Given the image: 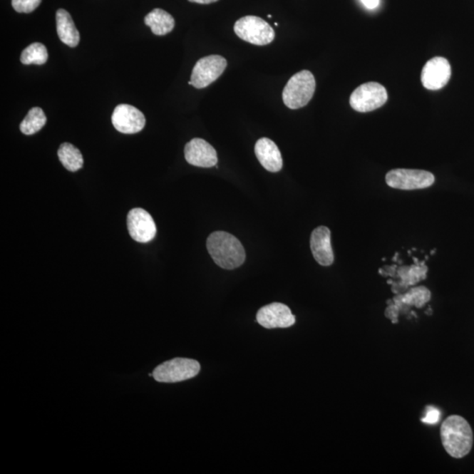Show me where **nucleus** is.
Masks as SVG:
<instances>
[{"label":"nucleus","mask_w":474,"mask_h":474,"mask_svg":"<svg viewBox=\"0 0 474 474\" xmlns=\"http://www.w3.org/2000/svg\"><path fill=\"white\" fill-rule=\"evenodd\" d=\"M386 182L390 187L408 191L431 187L435 183V177L427 170L396 169L386 174Z\"/></svg>","instance_id":"7"},{"label":"nucleus","mask_w":474,"mask_h":474,"mask_svg":"<svg viewBox=\"0 0 474 474\" xmlns=\"http://www.w3.org/2000/svg\"><path fill=\"white\" fill-rule=\"evenodd\" d=\"M388 92L384 86L376 82L364 83L351 93V107L360 113L374 111L388 101Z\"/></svg>","instance_id":"6"},{"label":"nucleus","mask_w":474,"mask_h":474,"mask_svg":"<svg viewBox=\"0 0 474 474\" xmlns=\"http://www.w3.org/2000/svg\"><path fill=\"white\" fill-rule=\"evenodd\" d=\"M257 321L265 329H286L295 324V317L287 305L275 302L260 309Z\"/></svg>","instance_id":"12"},{"label":"nucleus","mask_w":474,"mask_h":474,"mask_svg":"<svg viewBox=\"0 0 474 474\" xmlns=\"http://www.w3.org/2000/svg\"><path fill=\"white\" fill-rule=\"evenodd\" d=\"M443 448L450 457L461 458L472 450L473 435L468 421L460 416H450L440 428Z\"/></svg>","instance_id":"2"},{"label":"nucleus","mask_w":474,"mask_h":474,"mask_svg":"<svg viewBox=\"0 0 474 474\" xmlns=\"http://www.w3.org/2000/svg\"><path fill=\"white\" fill-rule=\"evenodd\" d=\"M200 371L196 360L176 358L159 365L153 371V378L158 382L176 383L195 378Z\"/></svg>","instance_id":"5"},{"label":"nucleus","mask_w":474,"mask_h":474,"mask_svg":"<svg viewBox=\"0 0 474 474\" xmlns=\"http://www.w3.org/2000/svg\"><path fill=\"white\" fill-rule=\"evenodd\" d=\"M190 2L202 4V5H207V4H211L214 2H217L218 0H188Z\"/></svg>","instance_id":"24"},{"label":"nucleus","mask_w":474,"mask_h":474,"mask_svg":"<svg viewBox=\"0 0 474 474\" xmlns=\"http://www.w3.org/2000/svg\"><path fill=\"white\" fill-rule=\"evenodd\" d=\"M127 225L132 239L142 244L153 241L157 234V226L153 216L143 208H134L130 211Z\"/></svg>","instance_id":"9"},{"label":"nucleus","mask_w":474,"mask_h":474,"mask_svg":"<svg viewBox=\"0 0 474 474\" xmlns=\"http://www.w3.org/2000/svg\"><path fill=\"white\" fill-rule=\"evenodd\" d=\"M112 123L123 134H136L145 127L146 119L139 109L131 105L120 104L113 113Z\"/></svg>","instance_id":"10"},{"label":"nucleus","mask_w":474,"mask_h":474,"mask_svg":"<svg viewBox=\"0 0 474 474\" xmlns=\"http://www.w3.org/2000/svg\"><path fill=\"white\" fill-rule=\"evenodd\" d=\"M144 22L150 26L151 31L155 36H165L172 31L175 26L174 18L166 11L154 9L144 18Z\"/></svg>","instance_id":"17"},{"label":"nucleus","mask_w":474,"mask_h":474,"mask_svg":"<svg viewBox=\"0 0 474 474\" xmlns=\"http://www.w3.org/2000/svg\"><path fill=\"white\" fill-rule=\"evenodd\" d=\"M255 154L257 160L265 170L279 172L283 167V159L278 146L271 139L264 138L257 142Z\"/></svg>","instance_id":"15"},{"label":"nucleus","mask_w":474,"mask_h":474,"mask_svg":"<svg viewBox=\"0 0 474 474\" xmlns=\"http://www.w3.org/2000/svg\"><path fill=\"white\" fill-rule=\"evenodd\" d=\"M48 60V51L43 44L35 43L29 45L21 53V62L26 66L29 64H36V66H43L46 63Z\"/></svg>","instance_id":"20"},{"label":"nucleus","mask_w":474,"mask_h":474,"mask_svg":"<svg viewBox=\"0 0 474 474\" xmlns=\"http://www.w3.org/2000/svg\"><path fill=\"white\" fill-rule=\"evenodd\" d=\"M185 158L188 164L202 168H211L217 165L215 148L203 139L195 138L185 147Z\"/></svg>","instance_id":"13"},{"label":"nucleus","mask_w":474,"mask_h":474,"mask_svg":"<svg viewBox=\"0 0 474 474\" xmlns=\"http://www.w3.org/2000/svg\"><path fill=\"white\" fill-rule=\"evenodd\" d=\"M440 412L438 409L432 407L428 408L426 417L422 419L423 423L434 424L438 423Z\"/></svg>","instance_id":"22"},{"label":"nucleus","mask_w":474,"mask_h":474,"mask_svg":"<svg viewBox=\"0 0 474 474\" xmlns=\"http://www.w3.org/2000/svg\"><path fill=\"white\" fill-rule=\"evenodd\" d=\"M234 30L242 40L257 46L271 43L275 38V32L271 25L260 17L250 15L239 19Z\"/></svg>","instance_id":"4"},{"label":"nucleus","mask_w":474,"mask_h":474,"mask_svg":"<svg viewBox=\"0 0 474 474\" xmlns=\"http://www.w3.org/2000/svg\"><path fill=\"white\" fill-rule=\"evenodd\" d=\"M207 248L218 267L233 270L245 261V250L236 237L225 231H216L208 237Z\"/></svg>","instance_id":"1"},{"label":"nucleus","mask_w":474,"mask_h":474,"mask_svg":"<svg viewBox=\"0 0 474 474\" xmlns=\"http://www.w3.org/2000/svg\"><path fill=\"white\" fill-rule=\"evenodd\" d=\"M310 247L314 259L322 267H329L334 262L331 230L327 227H316L311 234Z\"/></svg>","instance_id":"14"},{"label":"nucleus","mask_w":474,"mask_h":474,"mask_svg":"<svg viewBox=\"0 0 474 474\" xmlns=\"http://www.w3.org/2000/svg\"><path fill=\"white\" fill-rule=\"evenodd\" d=\"M59 160L64 168L75 172L81 170L83 165V155L81 150L69 143L61 144L58 151Z\"/></svg>","instance_id":"18"},{"label":"nucleus","mask_w":474,"mask_h":474,"mask_svg":"<svg viewBox=\"0 0 474 474\" xmlns=\"http://www.w3.org/2000/svg\"><path fill=\"white\" fill-rule=\"evenodd\" d=\"M227 64V60L222 56L212 55L200 58L193 67L192 85L197 89L206 88L221 77Z\"/></svg>","instance_id":"8"},{"label":"nucleus","mask_w":474,"mask_h":474,"mask_svg":"<svg viewBox=\"0 0 474 474\" xmlns=\"http://www.w3.org/2000/svg\"><path fill=\"white\" fill-rule=\"evenodd\" d=\"M361 2L369 10L376 9L379 6V0H361Z\"/></svg>","instance_id":"23"},{"label":"nucleus","mask_w":474,"mask_h":474,"mask_svg":"<svg viewBox=\"0 0 474 474\" xmlns=\"http://www.w3.org/2000/svg\"><path fill=\"white\" fill-rule=\"evenodd\" d=\"M47 123V117L43 109L34 108L29 110L25 119L21 121L20 130L24 135H31L40 131Z\"/></svg>","instance_id":"19"},{"label":"nucleus","mask_w":474,"mask_h":474,"mask_svg":"<svg viewBox=\"0 0 474 474\" xmlns=\"http://www.w3.org/2000/svg\"><path fill=\"white\" fill-rule=\"evenodd\" d=\"M56 30H58V35L61 41L66 44L67 46L77 47L79 41H81V35H79L78 30L76 28L71 14L66 10L59 9L56 12Z\"/></svg>","instance_id":"16"},{"label":"nucleus","mask_w":474,"mask_h":474,"mask_svg":"<svg viewBox=\"0 0 474 474\" xmlns=\"http://www.w3.org/2000/svg\"><path fill=\"white\" fill-rule=\"evenodd\" d=\"M451 76V68L448 60L436 56L428 61L424 66L421 81L428 90L442 89L448 83Z\"/></svg>","instance_id":"11"},{"label":"nucleus","mask_w":474,"mask_h":474,"mask_svg":"<svg viewBox=\"0 0 474 474\" xmlns=\"http://www.w3.org/2000/svg\"><path fill=\"white\" fill-rule=\"evenodd\" d=\"M41 0H12V6L17 13L29 14L40 6Z\"/></svg>","instance_id":"21"},{"label":"nucleus","mask_w":474,"mask_h":474,"mask_svg":"<svg viewBox=\"0 0 474 474\" xmlns=\"http://www.w3.org/2000/svg\"><path fill=\"white\" fill-rule=\"evenodd\" d=\"M316 79L309 71L293 76L283 90L284 104L290 109H299L309 103L316 92Z\"/></svg>","instance_id":"3"}]
</instances>
